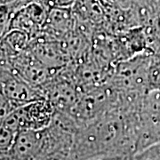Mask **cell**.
Instances as JSON below:
<instances>
[{
    "label": "cell",
    "instance_id": "1",
    "mask_svg": "<svg viewBox=\"0 0 160 160\" xmlns=\"http://www.w3.org/2000/svg\"><path fill=\"white\" fill-rule=\"evenodd\" d=\"M55 112L51 102L44 98L21 106L1 121V126L15 133L25 130H41L50 126Z\"/></svg>",
    "mask_w": 160,
    "mask_h": 160
},
{
    "label": "cell",
    "instance_id": "2",
    "mask_svg": "<svg viewBox=\"0 0 160 160\" xmlns=\"http://www.w3.org/2000/svg\"><path fill=\"white\" fill-rule=\"evenodd\" d=\"M1 94L20 107L46 98L42 89L28 83L6 66H1Z\"/></svg>",
    "mask_w": 160,
    "mask_h": 160
},
{
    "label": "cell",
    "instance_id": "3",
    "mask_svg": "<svg viewBox=\"0 0 160 160\" xmlns=\"http://www.w3.org/2000/svg\"><path fill=\"white\" fill-rule=\"evenodd\" d=\"M132 160H160V143L152 144L132 156Z\"/></svg>",
    "mask_w": 160,
    "mask_h": 160
},
{
    "label": "cell",
    "instance_id": "4",
    "mask_svg": "<svg viewBox=\"0 0 160 160\" xmlns=\"http://www.w3.org/2000/svg\"><path fill=\"white\" fill-rule=\"evenodd\" d=\"M15 132H13L8 128L1 126V135H0V148L1 154H8L11 150L14 139L16 137Z\"/></svg>",
    "mask_w": 160,
    "mask_h": 160
},
{
    "label": "cell",
    "instance_id": "5",
    "mask_svg": "<svg viewBox=\"0 0 160 160\" xmlns=\"http://www.w3.org/2000/svg\"><path fill=\"white\" fill-rule=\"evenodd\" d=\"M1 5H10L13 6L16 9L22 6V0H0Z\"/></svg>",
    "mask_w": 160,
    "mask_h": 160
},
{
    "label": "cell",
    "instance_id": "6",
    "mask_svg": "<svg viewBox=\"0 0 160 160\" xmlns=\"http://www.w3.org/2000/svg\"><path fill=\"white\" fill-rule=\"evenodd\" d=\"M1 160H16L9 154H1Z\"/></svg>",
    "mask_w": 160,
    "mask_h": 160
}]
</instances>
